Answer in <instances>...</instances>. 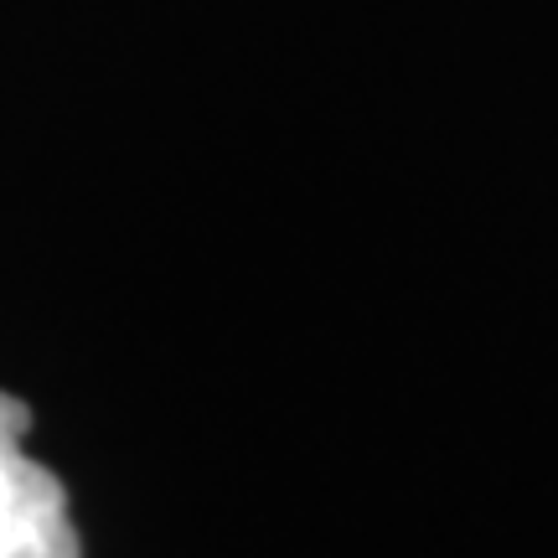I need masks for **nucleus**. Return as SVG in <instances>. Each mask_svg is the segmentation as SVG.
I'll return each instance as SVG.
<instances>
[{
    "label": "nucleus",
    "instance_id": "obj_1",
    "mask_svg": "<svg viewBox=\"0 0 558 558\" xmlns=\"http://www.w3.org/2000/svg\"><path fill=\"white\" fill-rule=\"evenodd\" d=\"M0 558H78L62 481L21 445L0 450Z\"/></svg>",
    "mask_w": 558,
    "mask_h": 558
}]
</instances>
